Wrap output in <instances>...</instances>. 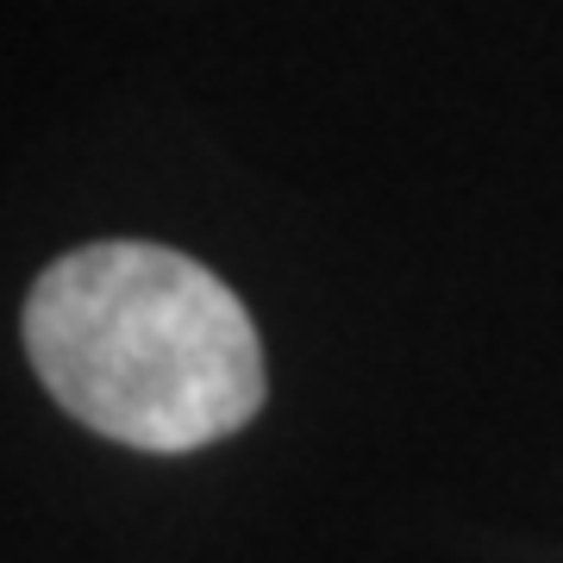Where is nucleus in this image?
Wrapping results in <instances>:
<instances>
[{"label": "nucleus", "mask_w": 563, "mask_h": 563, "mask_svg": "<svg viewBox=\"0 0 563 563\" xmlns=\"http://www.w3.org/2000/svg\"><path fill=\"white\" fill-rule=\"evenodd\" d=\"M25 357L76 426L157 457L232 439L269 395L244 301L207 263L144 239L51 263L25 295Z\"/></svg>", "instance_id": "1"}]
</instances>
